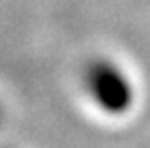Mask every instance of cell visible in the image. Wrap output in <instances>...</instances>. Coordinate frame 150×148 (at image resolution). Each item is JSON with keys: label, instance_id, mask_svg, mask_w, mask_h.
<instances>
[{"label": "cell", "instance_id": "cell-1", "mask_svg": "<svg viewBox=\"0 0 150 148\" xmlns=\"http://www.w3.org/2000/svg\"><path fill=\"white\" fill-rule=\"evenodd\" d=\"M86 84L98 106L110 114H120L132 104V88L126 76L110 62H94L86 70Z\"/></svg>", "mask_w": 150, "mask_h": 148}, {"label": "cell", "instance_id": "cell-2", "mask_svg": "<svg viewBox=\"0 0 150 148\" xmlns=\"http://www.w3.org/2000/svg\"><path fill=\"white\" fill-rule=\"evenodd\" d=\"M0 118H2V110H0Z\"/></svg>", "mask_w": 150, "mask_h": 148}]
</instances>
